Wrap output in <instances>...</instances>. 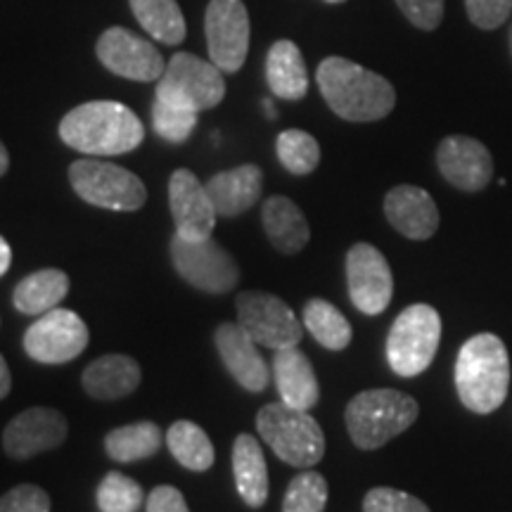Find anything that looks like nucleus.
<instances>
[{
  "instance_id": "nucleus-16",
  "label": "nucleus",
  "mask_w": 512,
  "mask_h": 512,
  "mask_svg": "<svg viewBox=\"0 0 512 512\" xmlns=\"http://www.w3.org/2000/svg\"><path fill=\"white\" fill-rule=\"evenodd\" d=\"M169 207L176 235L185 240H207L216 226V209L204 185L192 171L178 169L169 178Z\"/></svg>"
},
{
  "instance_id": "nucleus-25",
  "label": "nucleus",
  "mask_w": 512,
  "mask_h": 512,
  "mask_svg": "<svg viewBox=\"0 0 512 512\" xmlns=\"http://www.w3.org/2000/svg\"><path fill=\"white\" fill-rule=\"evenodd\" d=\"M235 489L249 508H264L268 501V467L259 439L238 434L233 441Z\"/></svg>"
},
{
  "instance_id": "nucleus-12",
  "label": "nucleus",
  "mask_w": 512,
  "mask_h": 512,
  "mask_svg": "<svg viewBox=\"0 0 512 512\" xmlns=\"http://www.w3.org/2000/svg\"><path fill=\"white\" fill-rule=\"evenodd\" d=\"M209 57L223 74L240 72L249 53V15L242 0H209L204 15Z\"/></svg>"
},
{
  "instance_id": "nucleus-18",
  "label": "nucleus",
  "mask_w": 512,
  "mask_h": 512,
  "mask_svg": "<svg viewBox=\"0 0 512 512\" xmlns=\"http://www.w3.org/2000/svg\"><path fill=\"white\" fill-rule=\"evenodd\" d=\"M214 342L223 366L242 389L252 394L266 392L271 382V368L266 366L259 344L240 323H221L214 332Z\"/></svg>"
},
{
  "instance_id": "nucleus-45",
  "label": "nucleus",
  "mask_w": 512,
  "mask_h": 512,
  "mask_svg": "<svg viewBox=\"0 0 512 512\" xmlns=\"http://www.w3.org/2000/svg\"><path fill=\"white\" fill-rule=\"evenodd\" d=\"M325 3H335L337 5V3H344V0H325Z\"/></svg>"
},
{
  "instance_id": "nucleus-3",
  "label": "nucleus",
  "mask_w": 512,
  "mask_h": 512,
  "mask_svg": "<svg viewBox=\"0 0 512 512\" xmlns=\"http://www.w3.org/2000/svg\"><path fill=\"white\" fill-rule=\"evenodd\" d=\"M510 389V356L491 332L470 337L456 361V392L467 411L489 415L505 403Z\"/></svg>"
},
{
  "instance_id": "nucleus-21",
  "label": "nucleus",
  "mask_w": 512,
  "mask_h": 512,
  "mask_svg": "<svg viewBox=\"0 0 512 512\" xmlns=\"http://www.w3.org/2000/svg\"><path fill=\"white\" fill-rule=\"evenodd\" d=\"M204 188L209 192L216 214L223 219H233L259 202L261 190H264V171L256 164H242L211 176Z\"/></svg>"
},
{
  "instance_id": "nucleus-26",
  "label": "nucleus",
  "mask_w": 512,
  "mask_h": 512,
  "mask_svg": "<svg viewBox=\"0 0 512 512\" xmlns=\"http://www.w3.org/2000/svg\"><path fill=\"white\" fill-rule=\"evenodd\" d=\"M69 275L60 268H43L22 278L12 292V304L24 316H43L69 294Z\"/></svg>"
},
{
  "instance_id": "nucleus-36",
  "label": "nucleus",
  "mask_w": 512,
  "mask_h": 512,
  "mask_svg": "<svg viewBox=\"0 0 512 512\" xmlns=\"http://www.w3.org/2000/svg\"><path fill=\"white\" fill-rule=\"evenodd\" d=\"M50 496L36 484H19L0 496V512H50Z\"/></svg>"
},
{
  "instance_id": "nucleus-41",
  "label": "nucleus",
  "mask_w": 512,
  "mask_h": 512,
  "mask_svg": "<svg viewBox=\"0 0 512 512\" xmlns=\"http://www.w3.org/2000/svg\"><path fill=\"white\" fill-rule=\"evenodd\" d=\"M10 264H12V249L8 245V240L0 235V278L10 271Z\"/></svg>"
},
{
  "instance_id": "nucleus-20",
  "label": "nucleus",
  "mask_w": 512,
  "mask_h": 512,
  "mask_svg": "<svg viewBox=\"0 0 512 512\" xmlns=\"http://www.w3.org/2000/svg\"><path fill=\"white\" fill-rule=\"evenodd\" d=\"M273 380L278 387L280 401L299 411H311L320 399V384L309 356L299 347L275 349Z\"/></svg>"
},
{
  "instance_id": "nucleus-2",
  "label": "nucleus",
  "mask_w": 512,
  "mask_h": 512,
  "mask_svg": "<svg viewBox=\"0 0 512 512\" xmlns=\"http://www.w3.org/2000/svg\"><path fill=\"white\" fill-rule=\"evenodd\" d=\"M60 138L83 155L114 157L136 150L143 143L145 128L131 107L114 100H93L64 114Z\"/></svg>"
},
{
  "instance_id": "nucleus-24",
  "label": "nucleus",
  "mask_w": 512,
  "mask_h": 512,
  "mask_svg": "<svg viewBox=\"0 0 512 512\" xmlns=\"http://www.w3.org/2000/svg\"><path fill=\"white\" fill-rule=\"evenodd\" d=\"M266 81L275 98L302 100L309 93V69L297 43L275 41L266 55Z\"/></svg>"
},
{
  "instance_id": "nucleus-28",
  "label": "nucleus",
  "mask_w": 512,
  "mask_h": 512,
  "mask_svg": "<svg viewBox=\"0 0 512 512\" xmlns=\"http://www.w3.org/2000/svg\"><path fill=\"white\" fill-rule=\"evenodd\" d=\"M166 446H169L171 456H174L185 470L192 472H207L216 460V451L209 434L192 420L174 422V425L169 427V432H166Z\"/></svg>"
},
{
  "instance_id": "nucleus-17",
  "label": "nucleus",
  "mask_w": 512,
  "mask_h": 512,
  "mask_svg": "<svg viewBox=\"0 0 512 512\" xmlns=\"http://www.w3.org/2000/svg\"><path fill=\"white\" fill-rule=\"evenodd\" d=\"M437 166L453 188L479 192L494 178V159L484 143L470 136H448L437 147Z\"/></svg>"
},
{
  "instance_id": "nucleus-7",
  "label": "nucleus",
  "mask_w": 512,
  "mask_h": 512,
  "mask_svg": "<svg viewBox=\"0 0 512 512\" xmlns=\"http://www.w3.org/2000/svg\"><path fill=\"white\" fill-rule=\"evenodd\" d=\"M69 183L83 202L110 211H138L145 207V183L133 171L100 159H76L69 166Z\"/></svg>"
},
{
  "instance_id": "nucleus-4",
  "label": "nucleus",
  "mask_w": 512,
  "mask_h": 512,
  "mask_svg": "<svg viewBox=\"0 0 512 512\" xmlns=\"http://www.w3.org/2000/svg\"><path fill=\"white\" fill-rule=\"evenodd\" d=\"M420 406L399 389H368L356 394L344 411L351 441L363 451H375L399 437L418 420Z\"/></svg>"
},
{
  "instance_id": "nucleus-6",
  "label": "nucleus",
  "mask_w": 512,
  "mask_h": 512,
  "mask_svg": "<svg viewBox=\"0 0 512 512\" xmlns=\"http://www.w3.org/2000/svg\"><path fill=\"white\" fill-rule=\"evenodd\" d=\"M441 342V316L430 304H413L396 316L387 335L389 368L415 377L432 366Z\"/></svg>"
},
{
  "instance_id": "nucleus-30",
  "label": "nucleus",
  "mask_w": 512,
  "mask_h": 512,
  "mask_svg": "<svg viewBox=\"0 0 512 512\" xmlns=\"http://www.w3.org/2000/svg\"><path fill=\"white\" fill-rule=\"evenodd\" d=\"M304 328L311 332L320 347L330 351H342L351 344L354 330L351 323L335 304L325 302V299H309L304 306Z\"/></svg>"
},
{
  "instance_id": "nucleus-27",
  "label": "nucleus",
  "mask_w": 512,
  "mask_h": 512,
  "mask_svg": "<svg viewBox=\"0 0 512 512\" xmlns=\"http://www.w3.org/2000/svg\"><path fill=\"white\" fill-rule=\"evenodd\" d=\"M164 444V432L157 422L140 420L112 430L105 437V451L114 463H138L152 458Z\"/></svg>"
},
{
  "instance_id": "nucleus-37",
  "label": "nucleus",
  "mask_w": 512,
  "mask_h": 512,
  "mask_svg": "<svg viewBox=\"0 0 512 512\" xmlns=\"http://www.w3.org/2000/svg\"><path fill=\"white\" fill-rule=\"evenodd\" d=\"M465 8L475 27L491 31L510 19L512 0H465Z\"/></svg>"
},
{
  "instance_id": "nucleus-15",
  "label": "nucleus",
  "mask_w": 512,
  "mask_h": 512,
  "mask_svg": "<svg viewBox=\"0 0 512 512\" xmlns=\"http://www.w3.org/2000/svg\"><path fill=\"white\" fill-rule=\"evenodd\" d=\"M69 434V422L60 411L46 406L27 408L8 422L3 432V448L10 458L29 460L38 453L62 446Z\"/></svg>"
},
{
  "instance_id": "nucleus-19",
  "label": "nucleus",
  "mask_w": 512,
  "mask_h": 512,
  "mask_svg": "<svg viewBox=\"0 0 512 512\" xmlns=\"http://www.w3.org/2000/svg\"><path fill=\"white\" fill-rule=\"evenodd\" d=\"M384 216L408 240H430L439 228L437 202L418 185H396L384 197Z\"/></svg>"
},
{
  "instance_id": "nucleus-33",
  "label": "nucleus",
  "mask_w": 512,
  "mask_h": 512,
  "mask_svg": "<svg viewBox=\"0 0 512 512\" xmlns=\"http://www.w3.org/2000/svg\"><path fill=\"white\" fill-rule=\"evenodd\" d=\"M328 482L320 472L304 470L292 479L283 498V512H325Z\"/></svg>"
},
{
  "instance_id": "nucleus-40",
  "label": "nucleus",
  "mask_w": 512,
  "mask_h": 512,
  "mask_svg": "<svg viewBox=\"0 0 512 512\" xmlns=\"http://www.w3.org/2000/svg\"><path fill=\"white\" fill-rule=\"evenodd\" d=\"M10 389H12L10 368H8V363H5L3 354H0V399H5V396L10 394Z\"/></svg>"
},
{
  "instance_id": "nucleus-44",
  "label": "nucleus",
  "mask_w": 512,
  "mask_h": 512,
  "mask_svg": "<svg viewBox=\"0 0 512 512\" xmlns=\"http://www.w3.org/2000/svg\"><path fill=\"white\" fill-rule=\"evenodd\" d=\"M508 46H510V55H512V22H510V31H508Z\"/></svg>"
},
{
  "instance_id": "nucleus-32",
  "label": "nucleus",
  "mask_w": 512,
  "mask_h": 512,
  "mask_svg": "<svg viewBox=\"0 0 512 512\" xmlns=\"http://www.w3.org/2000/svg\"><path fill=\"white\" fill-rule=\"evenodd\" d=\"M95 503L100 512H138L145 503L143 486L121 472H107L95 491Z\"/></svg>"
},
{
  "instance_id": "nucleus-34",
  "label": "nucleus",
  "mask_w": 512,
  "mask_h": 512,
  "mask_svg": "<svg viewBox=\"0 0 512 512\" xmlns=\"http://www.w3.org/2000/svg\"><path fill=\"white\" fill-rule=\"evenodd\" d=\"M152 126H155L157 136L164 138L166 143L181 145L195 131L197 112L155 98V102H152Z\"/></svg>"
},
{
  "instance_id": "nucleus-38",
  "label": "nucleus",
  "mask_w": 512,
  "mask_h": 512,
  "mask_svg": "<svg viewBox=\"0 0 512 512\" xmlns=\"http://www.w3.org/2000/svg\"><path fill=\"white\" fill-rule=\"evenodd\" d=\"M396 5L422 31H434L444 19V0H396Z\"/></svg>"
},
{
  "instance_id": "nucleus-1",
  "label": "nucleus",
  "mask_w": 512,
  "mask_h": 512,
  "mask_svg": "<svg viewBox=\"0 0 512 512\" xmlns=\"http://www.w3.org/2000/svg\"><path fill=\"white\" fill-rule=\"evenodd\" d=\"M316 81L330 110L344 121H380L396 107L392 83L347 57H325L318 64Z\"/></svg>"
},
{
  "instance_id": "nucleus-5",
  "label": "nucleus",
  "mask_w": 512,
  "mask_h": 512,
  "mask_svg": "<svg viewBox=\"0 0 512 512\" xmlns=\"http://www.w3.org/2000/svg\"><path fill=\"white\" fill-rule=\"evenodd\" d=\"M259 437L283 463L309 470L325 456V434L309 411L287 406V403H266L256 413Z\"/></svg>"
},
{
  "instance_id": "nucleus-29",
  "label": "nucleus",
  "mask_w": 512,
  "mask_h": 512,
  "mask_svg": "<svg viewBox=\"0 0 512 512\" xmlns=\"http://www.w3.org/2000/svg\"><path fill=\"white\" fill-rule=\"evenodd\" d=\"M138 24L152 38H157L164 46H178L183 43L185 34V17L176 0H128Z\"/></svg>"
},
{
  "instance_id": "nucleus-14",
  "label": "nucleus",
  "mask_w": 512,
  "mask_h": 512,
  "mask_svg": "<svg viewBox=\"0 0 512 512\" xmlns=\"http://www.w3.org/2000/svg\"><path fill=\"white\" fill-rule=\"evenodd\" d=\"M95 53L102 67L128 81H159L166 69L162 53L150 41L124 27L102 31Z\"/></svg>"
},
{
  "instance_id": "nucleus-43",
  "label": "nucleus",
  "mask_w": 512,
  "mask_h": 512,
  "mask_svg": "<svg viewBox=\"0 0 512 512\" xmlns=\"http://www.w3.org/2000/svg\"><path fill=\"white\" fill-rule=\"evenodd\" d=\"M264 107H266L268 117H271V119H273V117H275V110H273V105H271V102H268V100H266V102H264Z\"/></svg>"
},
{
  "instance_id": "nucleus-9",
  "label": "nucleus",
  "mask_w": 512,
  "mask_h": 512,
  "mask_svg": "<svg viewBox=\"0 0 512 512\" xmlns=\"http://www.w3.org/2000/svg\"><path fill=\"white\" fill-rule=\"evenodd\" d=\"M176 273L207 294H226L240 285V266L214 238L185 240L174 235L169 245Z\"/></svg>"
},
{
  "instance_id": "nucleus-35",
  "label": "nucleus",
  "mask_w": 512,
  "mask_h": 512,
  "mask_svg": "<svg viewBox=\"0 0 512 512\" xmlns=\"http://www.w3.org/2000/svg\"><path fill=\"white\" fill-rule=\"evenodd\" d=\"M363 512H430L420 498L392 486H375L363 498Z\"/></svg>"
},
{
  "instance_id": "nucleus-42",
  "label": "nucleus",
  "mask_w": 512,
  "mask_h": 512,
  "mask_svg": "<svg viewBox=\"0 0 512 512\" xmlns=\"http://www.w3.org/2000/svg\"><path fill=\"white\" fill-rule=\"evenodd\" d=\"M10 169V155L8 150H5V145L0 143V176H5V171Z\"/></svg>"
},
{
  "instance_id": "nucleus-10",
  "label": "nucleus",
  "mask_w": 512,
  "mask_h": 512,
  "mask_svg": "<svg viewBox=\"0 0 512 512\" xmlns=\"http://www.w3.org/2000/svg\"><path fill=\"white\" fill-rule=\"evenodd\" d=\"M91 332L79 313L69 309H53L24 332V351L31 361L43 366H62L86 351Z\"/></svg>"
},
{
  "instance_id": "nucleus-13",
  "label": "nucleus",
  "mask_w": 512,
  "mask_h": 512,
  "mask_svg": "<svg viewBox=\"0 0 512 512\" xmlns=\"http://www.w3.org/2000/svg\"><path fill=\"white\" fill-rule=\"evenodd\" d=\"M349 299L366 316H380L392 304L394 275L380 249L358 242L347 252Z\"/></svg>"
},
{
  "instance_id": "nucleus-23",
  "label": "nucleus",
  "mask_w": 512,
  "mask_h": 512,
  "mask_svg": "<svg viewBox=\"0 0 512 512\" xmlns=\"http://www.w3.org/2000/svg\"><path fill=\"white\" fill-rule=\"evenodd\" d=\"M261 221H264L266 238L283 254H297L309 245L311 228L302 209L290 197L275 195L268 197L261 207Z\"/></svg>"
},
{
  "instance_id": "nucleus-31",
  "label": "nucleus",
  "mask_w": 512,
  "mask_h": 512,
  "mask_svg": "<svg viewBox=\"0 0 512 512\" xmlns=\"http://www.w3.org/2000/svg\"><path fill=\"white\" fill-rule=\"evenodd\" d=\"M275 155L294 176H309L320 164V145L311 133L287 128L275 140Z\"/></svg>"
},
{
  "instance_id": "nucleus-22",
  "label": "nucleus",
  "mask_w": 512,
  "mask_h": 512,
  "mask_svg": "<svg viewBox=\"0 0 512 512\" xmlns=\"http://www.w3.org/2000/svg\"><path fill=\"white\" fill-rule=\"evenodd\" d=\"M143 380L138 361L124 354H107L83 370L81 384L95 401H119L131 396Z\"/></svg>"
},
{
  "instance_id": "nucleus-8",
  "label": "nucleus",
  "mask_w": 512,
  "mask_h": 512,
  "mask_svg": "<svg viewBox=\"0 0 512 512\" xmlns=\"http://www.w3.org/2000/svg\"><path fill=\"white\" fill-rule=\"evenodd\" d=\"M157 98L192 112H204L221 105L226 98L223 72L214 62L192 53H176L157 81Z\"/></svg>"
},
{
  "instance_id": "nucleus-11",
  "label": "nucleus",
  "mask_w": 512,
  "mask_h": 512,
  "mask_svg": "<svg viewBox=\"0 0 512 512\" xmlns=\"http://www.w3.org/2000/svg\"><path fill=\"white\" fill-rule=\"evenodd\" d=\"M238 306V323L245 328L259 347L285 349L297 347L304 337L290 304L268 292H240L235 299Z\"/></svg>"
},
{
  "instance_id": "nucleus-39",
  "label": "nucleus",
  "mask_w": 512,
  "mask_h": 512,
  "mask_svg": "<svg viewBox=\"0 0 512 512\" xmlns=\"http://www.w3.org/2000/svg\"><path fill=\"white\" fill-rule=\"evenodd\" d=\"M145 512H190V508L176 486L162 484L150 491L145 501Z\"/></svg>"
}]
</instances>
